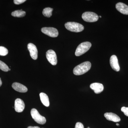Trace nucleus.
<instances>
[{
    "label": "nucleus",
    "mask_w": 128,
    "mask_h": 128,
    "mask_svg": "<svg viewBox=\"0 0 128 128\" xmlns=\"http://www.w3.org/2000/svg\"><path fill=\"white\" fill-rule=\"evenodd\" d=\"M90 62L86 61L76 66L73 70V73L76 76L81 75L89 71L91 67Z\"/></svg>",
    "instance_id": "1"
},
{
    "label": "nucleus",
    "mask_w": 128,
    "mask_h": 128,
    "mask_svg": "<svg viewBox=\"0 0 128 128\" xmlns=\"http://www.w3.org/2000/svg\"><path fill=\"white\" fill-rule=\"evenodd\" d=\"M66 28L70 32H79L83 31L84 27L82 24L74 22H69L65 24Z\"/></svg>",
    "instance_id": "2"
},
{
    "label": "nucleus",
    "mask_w": 128,
    "mask_h": 128,
    "mask_svg": "<svg viewBox=\"0 0 128 128\" xmlns=\"http://www.w3.org/2000/svg\"><path fill=\"white\" fill-rule=\"evenodd\" d=\"M92 46V44L89 42H85L80 44L76 48L75 55L80 56L87 52Z\"/></svg>",
    "instance_id": "3"
},
{
    "label": "nucleus",
    "mask_w": 128,
    "mask_h": 128,
    "mask_svg": "<svg viewBox=\"0 0 128 128\" xmlns=\"http://www.w3.org/2000/svg\"><path fill=\"white\" fill-rule=\"evenodd\" d=\"M32 118L38 124H44L46 123V120L45 117L41 116L35 108H32L31 111Z\"/></svg>",
    "instance_id": "4"
},
{
    "label": "nucleus",
    "mask_w": 128,
    "mask_h": 128,
    "mask_svg": "<svg viewBox=\"0 0 128 128\" xmlns=\"http://www.w3.org/2000/svg\"><path fill=\"white\" fill-rule=\"evenodd\" d=\"M82 18L85 22H95L98 20V16L92 12H86L82 14Z\"/></svg>",
    "instance_id": "5"
},
{
    "label": "nucleus",
    "mask_w": 128,
    "mask_h": 128,
    "mask_svg": "<svg viewBox=\"0 0 128 128\" xmlns=\"http://www.w3.org/2000/svg\"><path fill=\"white\" fill-rule=\"evenodd\" d=\"M46 56L49 62L52 65L57 64V55L54 50H48L46 53Z\"/></svg>",
    "instance_id": "6"
},
{
    "label": "nucleus",
    "mask_w": 128,
    "mask_h": 128,
    "mask_svg": "<svg viewBox=\"0 0 128 128\" xmlns=\"http://www.w3.org/2000/svg\"><path fill=\"white\" fill-rule=\"evenodd\" d=\"M41 32L44 34L52 38H56L58 35V30L54 28H41Z\"/></svg>",
    "instance_id": "7"
},
{
    "label": "nucleus",
    "mask_w": 128,
    "mask_h": 128,
    "mask_svg": "<svg viewBox=\"0 0 128 128\" xmlns=\"http://www.w3.org/2000/svg\"><path fill=\"white\" fill-rule=\"evenodd\" d=\"M28 48L32 58L34 60H37L38 58V51L36 46L33 44L29 43L28 44Z\"/></svg>",
    "instance_id": "8"
},
{
    "label": "nucleus",
    "mask_w": 128,
    "mask_h": 128,
    "mask_svg": "<svg viewBox=\"0 0 128 128\" xmlns=\"http://www.w3.org/2000/svg\"><path fill=\"white\" fill-rule=\"evenodd\" d=\"M110 66L114 70L118 72L120 70L118 58L116 56L113 55L110 57Z\"/></svg>",
    "instance_id": "9"
},
{
    "label": "nucleus",
    "mask_w": 128,
    "mask_h": 128,
    "mask_svg": "<svg viewBox=\"0 0 128 128\" xmlns=\"http://www.w3.org/2000/svg\"><path fill=\"white\" fill-rule=\"evenodd\" d=\"M25 107V104L22 100L19 98L16 99L15 102L14 108L16 112H23Z\"/></svg>",
    "instance_id": "10"
},
{
    "label": "nucleus",
    "mask_w": 128,
    "mask_h": 128,
    "mask_svg": "<svg viewBox=\"0 0 128 128\" xmlns=\"http://www.w3.org/2000/svg\"><path fill=\"white\" fill-rule=\"evenodd\" d=\"M116 8L118 11L124 15H128V6L122 2H118L116 5Z\"/></svg>",
    "instance_id": "11"
},
{
    "label": "nucleus",
    "mask_w": 128,
    "mask_h": 128,
    "mask_svg": "<svg viewBox=\"0 0 128 128\" xmlns=\"http://www.w3.org/2000/svg\"><path fill=\"white\" fill-rule=\"evenodd\" d=\"M104 117L108 121L118 122L121 121L120 118L117 114L112 112H106L104 114Z\"/></svg>",
    "instance_id": "12"
},
{
    "label": "nucleus",
    "mask_w": 128,
    "mask_h": 128,
    "mask_svg": "<svg viewBox=\"0 0 128 128\" xmlns=\"http://www.w3.org/2000/svg\"><path fill=\"white\" fill-rule=\"evenodd\" d=\"M91 89L94 91L96 94H99L103 91L104 86L102 84L98 82L92 83L90 85Z\"/></svg>",
    "instance_id": "13"
},
{
    "label": "nucleus",
    "mask_w": 128,
    "mask_h": 128,
    "mask_svg": "<svg viewBox=\"0 0 128 128\" xmlns=\"http://www.w3.org/2000/svg\"><path fill=\"white\" fill-rule=\"evenodd\" d=\"M12 87L16 91L20 92H25L28 91V89L26 86L20 83L15 82L12 85Z\"/></svg>",
    "instance_id": "14"
},
{
    "label": "nucleus",
    "mask_w": 128,
    "mask_h": 128,
    "mask_svg": "<svg viewBox=\"0 0 128 128\" xmlns=\"http://www.w3.org/2000/svg\"><path fill=\"white\" fill-rule=\"evenodd\" d=\"M40 100L42 103L46 107H48L50 105L49 100L47 94L44 92H41L40 94Z\"/></svg>",
    "instance_id": "15"
},
{
    "label": "nucleus",
    "mask_w": 128,
    "mask_h": 128,
    "mask_svg": "<svg viewBox=\"0 0 128 128\" xmlns=\"http://www.w3.org/2000/svg\"><path fill=\"white\" fill-rule=\"evenodd\" d=\"M12 16L16 17H23L26 15V12L22 11V10H17L12 12Z\"/></svg>",
    "instance_id": "16"
},
{
    "label": "nucleus",
    "mask_w": 128,
    "mask_h": 128,
    "mask_svg": "<svg viewBox=\"0 0 128 128\" xmlns=\"http://www.w3.org/2000/svg\"><path fill=\"white\" fill-rule=\"evenodd\" d=\"M53 10L52 8H46L44 9L42 14L44 16L50 18L52 16V12Z\"/></svg>",
    "instance_id": "17"
},
{
    "label": "nucleus",
    "mask_w": 128,
    "mask_h": 128,
    "mask_svg": "<svg viewBox=\"0 0 128 128\" xmlns=\"http://www.w3.org/2000/svg\"><path fill=\"white\" fill-rule=\"evenodd\" d=\"M0 69L2 71L6 72L9 70V67L7 65L1 60H0Z\"/></svg>",
    "instance_id": "18"
},
{
    "label": "nucleus",
    "mask_w": 128,
    "mask_h": 128,
    "mask_svg": "<svg viewBox=\"0 0 128 128\" xmlns=\"http://www.w3.org/2000/svg\"><path fill=\"white\" fill-rule=\"evenodd\" d=\"M8 53V50L6 48L3 46H0V56H5Z\"/></svg>",
    "instance_id": "19"
},
{
    "label": "nucleus",
    "mask_w": 128,
    "mask_h": 128,
    "mask_svg": "<svg viewBox=\"0 0 128 128\" xmlns=\"http://www.w3.org/2000/svg\"><path fill=\"white\" fill-rule=\"evenodd\" d=\"M121 110L126 116H128V108L122 107L121 108Z\"/></svg>",
    "instance_id": "20"
},
{
    "label": "nucleus",
    "mask_w": 128,
    "mask_h": 128,
    "mask_svg": "<svg viewBox=\"0 0 128 128\" xmlns=\"http://www.w3.org/2000/svg\"><path fill=\"white\" fill-rule=\"evenodd\" d=\"M26 1V0H14V2L16 4L18 5L22 4Z\"/></svg>",
    "instance_id": "21"
},
{
    "label": "nucleus",
    "mask_w": 128,
    "mask_h": 128,
    "mask_svg": "<svg viewBox=\"0 0 128 128\" xmlns=\"http://www.w3.org/2000/svg\"><path fill=\"white\" fill-rule=\"evenodd\" d=\"M75 128H84V126L82 123L78 122L76 124Z\"/></svg>",
    "instance_id": "22"
},
{
    "label": "nucleus",
    "mask_w": 128,
    "mask_h": 128,
    "mask_svg": "<svg viewBox=\"0 0 128 128\" xmlns=\"http://www.w3.org/2000/svg\"><path fill=\"white\" fill-rule=\"evenodd\" d=\"M27 128H40V127H38V126H29V127H28Z\"/></svg>",
    "instance_id": "23"
},
{
    "label": "nucleus",
    "mask_w": 128,
    "mask_h": 128,
    "mask_svg": "<svg viewBox=\"0 0 128 128\" xmlns=\"http://www.w3.org/2000/svg\"><path fill=\"white\" fill-rule=\"evenodd\" d=\"M2 81L1 80V78H0V87L2 85Z\"/></svg>",
    "instance_id": "24"
},
{
    "label": "nucleus",
    "mask_w": 128,
    "mask_h": 128,
    "mask_svg": "<svg viewBox=\"0 0 128 128\" xmlns=\"http://www.w3.org/2000/svg\"><path fill=\"white\" fill-rule=\"evenodd\" d=\"M116 125H117V126H119V124H116Z\"/></svg>",
    "instance_id": "25"
},
{
    "label": "nucleus",
    "mask_w": 128,
    "mask_h": 128,
    "mask_svg": "<svg viewBox=\"0 0 128 128\" xmlns=\"http://www.w3.org/2000/svg\"><path fill=\"white\" fill-rule=\"evenodd\" d=\"M99 17H100V18H102V16H99Z\"/></svg>",
    "instance_id": "26"
},
{
    "label": "nucleus",
    "mask_w": 128,
    "mask_h": 128,
    "mask_svg": "<svg viewBox=\"0 0 128 128\" xmlns=\"http://www.w3.org/2000/svg\"><path fill=\"white\" fill-rule=\"evenodd\" d=\"M9 70H10V69H9Z\"/></svg>",
    "instance_id": "27"
},
{
    "label": "nucleus",
    "mask_w": 128,
    "mask_h": 128,
    "mask_svg": "<svg viewBox=\"0 0 128 128\" xmlns=\"http://www.w3.org/2000/svg\"></svg>",
    "instance_id": "28"
}]
</instances>
